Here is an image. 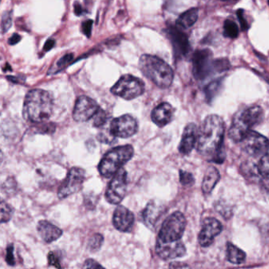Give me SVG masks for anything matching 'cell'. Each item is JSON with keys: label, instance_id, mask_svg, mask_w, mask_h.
Listing matches in <instances>:
<instances>
[{"label": "cell", "instance_id": "obj_1", "mask_svg": "<svg viewBox=\"0 0 269 269\" xmlns=\"http://www.w3.org/2000/svg\"><path fill=\"white\" fill-rule=\"evenodd\" d=\"M225 124L217 115H209L201 124L197 148L202 155L214 156L223 149Z\"/></svg>", "mask_w": 269, "mask_h": 269}, {"label": "cell", "instance_id": "obj_2", "mask_svg": "<svg viewBox=\"0 0 269 269\" xmlns=\"http://www.w3.org/2000/svg\"><path fill=\"white\" fill-rule=\"evenodd\" d=\"M53 105V98L48 91L33 89L25 96L23 105V117L29 122L44 123L51 117Z\"/></svg>", "mask_w": 269, "mask_h": 269}, {"label": "cell", "instance_id": "obj_3", "mask_svg": "<svg viewBox=\"0 0 269 269\" xmlns=\"http://www.w3.org/2000/svg\"><path fill=\"white\" fill-rule=\"evenodd\" d=\"M139 69L146 78L160 89H167L174 80V72L167 62L154 55H143L139 60Z\"/></svg>", "mask_w": 269, "mask_h": 269}, {"label": "cell", "instance_id": "obj_4", "mask_svg": "<svg viewBox=\"0 0 269 269\" xmlns=\"http://www.w3.org/2000/svg\"><path fill=\"white\" fill-rule=\"evenodd\" d=\"M263 119V109L258 105L244 109L234 118L229 130L230 139L240 143L251 128L262 122Z\"/></svg>", "mask_w": 269, "mask_h": 269}, {"label": "cell", "instance_id": "obj_5", "mask_svg": "<svg viewBox=\"0 0 269 269\" xmlns=\"http://www.w3.org/2000/svg\"><path fill=\"white\" fill-rule=\"evenodd\" d=\"M134 147L131 145L117 147L103 157L98 166L100 174L105 178H112L133 158Z\"/></svg>", "mask_w": 269, "mask_h": 269}, {"label": "cell", "instance_id": "obj_6", "mask_svg": "<svg viewBox=\"0 0 269 269\" xmlns=\"http://www.w3.org/2000/svg\"><path fill=\"white\" fill-rule=\"evenodd\" d=\"M186 220L180 212L172 213L164 220L159 230L158 239L164 243L178 241L186 229Z\"/></svg>", "mask_w": 269, "mask_h": 269}, {"label": "cell", "instance_id": "obj_7", "mask_svg": "<svg viewBox=\"0 0 269 269\" xmlns=\"http://www.w3.org/2000/svg\"><path fill=\"white\" fill-rule=\"evenodd\" d=\"M145 90L144 84L141 80L132 75H124L112 88L111 91L115 95L120 96L124 99L131 100L143 94Z\"/></svg>", "mask_w": 269, "mask_h": 269}, {"label": "cell", "instance_id": "obj_8", "mask_svg": "<svg viewBox=\"0 0 269 269\" xmlns=\"http://www.w3.org/2000/svg\"><path fill=\"white\" fill-rule=\"evenodd\" d=\"M240 143L243 151L254 158L265 156L269 150V139L255 131H250Z\"/></svg>", "mask_w": 269, "mask_h": 269}, {"label": "cell", "instance_id": "obj_9", "mask_svg": "<svg viewBox=\"0 0 269 269\" xmlns=\"http://www.w3.org/2000/svg\"><path fill=\"white\" fill-rule=\"evenodd\" d=\"M127 173L122 169L113 177L105 193L107 201L112 205L120 204L127 194Z\"/></svg>", "mask_w": 269, "mask_h": 269}, {"label": "cell", "instance_id": "obj_10", "mask_svg": "<svg viewBox=\"0 0 269 269\" xmlns=\"http://www.w3.org/2000/svg\"><path fill=\"white\" fill-rule=\"evenodd\" d=\"M86 179V171L81 168L74 167L70 169L67 177L59 186L58 196L61 199L72 195L82 189Z\"/></svg>", "mask_w": 269, "mask_h": 269}, {"label": "cell", "instance_id": "obj_11", "mask_svg": "<svg viewBox=\"0 0 269 269\" xmlns=\"http://www.w3.org/2000/svg\"><path fill=\"white\" fill-rule=\"evenodd\" d=\"M109 131L115 138L127 139L137 132L138 124L136 119L131 115H123L112 120Z\"/></svg>", "mask_w": 269, "mask_h": 269}, {"label": "cell", "instance_id": "obj_12", "mask_svg": "<svg viewBox=\"0 0 269 269\" xmlns=\"http://www.w3.org/2000/svg\"><path fill=\"white\" fill-rule=\"evenodd\" d=\"M193 74L197 80H205L213 70L212 52L209 49L197 50L193 55Z\"/></svg>", "mask_w": 269, "mask_h": 269}, {"label": "cell", "instance_id": "obj_13", "mask_svg": "<svg viewBox=\"0 0 269 269\" xmlns=\"http://www.w3.org/2000/svg\"><path fill=\"white\" fill-rule=\"evenodd\" d=\"M100 109L95 100L87 96H80L74 105L73 117L78 122H86L93 119Z\"/></svg>", "mask_w": 269, "mask_h": 269}, {"label": "cell", "instance_id": "obj_14", "mask_svg": "<svg viewBox=\"0 0 269 269\" xmlns=\"http://www.w3.org/2000/svg\"><path fill=\"white\" fill-rule=\"evenodd\" d=\"M171 40L175 55L184 57L189 54L190 50V42L187 35L182 32L178 27L170 25L165 30Z\"/></svg>", "mask_w": 269, "mask_h": 269}, {"label": "cell", "instance_id": "obj_15", "mask_svg": "<svg viewBox=\"0 0 269 269\" xmlns=\"http://www.w3.org/2000/svg\"><path fill=\"white\" fill-rule=\"evenodd\" d=\"M223 231V225L215 218L205 219L198 235V242L201 247H208L213 243L215 238Z\"/></svg>", "mask_w": 269, "mask_h": 269}, {"label": "cell", "instance_id": "obj_16", "mask_svg": "<svg viewBox=\"0 0 269 269\" xmlns=\"http://www.w3.org/2000/svg\"><path fill=\"white\" fill-rule=\"evenodd\" d=\"M155 251L159 258L163 260H171L184 256L186 254V249L180 240L171 243H164L157 239Z\"/></svg>", "mask_w": 269, "mask_h": 269}, {"label": "cell", "instance_id": "obj_17", "mask_svg": "<svg viewBox=\"0 0 269 269\" xmlns=\"http://www.w3.org/2000/svg\"><path fill=\"white\" fill-rule=\"evenodd\" d=\"M113 225L120 232H131L134 224V215L130 209L120 205L113 214Z\"/></svg>", "mask_w": 269, "mask_h": 269}, {"label": "cell", "instance_id": "obj_18", "mask_svg": "<svg viewBox=\"0 0 269 269\" xmlns=\"http://www.w3.org/2000/svg\"><path fill=\"white\" fill-rule=\"evenodd\" d=\"M174 114V109L171 104L162 102L158 105L151 113V119L154 124L163 128L171 122Z\"/></svg>", "mask_w": 269, "mask_h": 269}, {"label": "cell", "instance_id": "obj_19", "mask_svg": "<svg viewBox=\"0 0 269 269\" xmlns=\"http://www.w3.org/2000/svg\"><path fill=\"white\" fill-rule=\"evenodd\" d=\"M197 136L198 132L196 124L193 123L188 124L184 129L180 144L178 147V151L182 155H187L190 154L197 144Z\"/></svg>", "mask_w": 269, "mask_h": 269}, {"label": "cell", "instance_id": "obj_20", "mask_svg": "<svg viewBox=\"0 0 269 269\" xmlns=\"http://www.w3.org/2000/svg\"><path fill=\"white\" fill-rule=\"evenodd\" d=\"M37 231L45 243H50L57 240L63 235V231L48 220H40Z\"/></svg>", "mask_w": 269, "mask_h": 269}, {"label": "cell", "instance_id": "obj_21", "mask_svg": "<svg viewBox=\"0 0 269 269\" xmlns=\"http://www.w3.org/2000/svg\"><path fill=\"white\" fill-rule=\"evenodd\" d=\"M162 212L163 208L160 205L155 203V201H150L143 211L142 217L144 224L148 227H153Z\"/></svg>", "mask_w": 269, "mask_h": 269}, {"label": "cell", "instance_id": "obj_22", "mask_svg": "<svg viewBox=\"0 0 269 269\" xmlns=\"http://www.w3.org/2000/svg\"><path fill=\"white\" fill-rule=\"evenodd\" d=\"M220 175L218 170L213 166L207 169L202 182V190L205 194H209L220 180Z\"/></svg>", "mask_w": 269, "mask_h": 269}, {"label": "cell", "instance_id": "obj_23", "mask_svg": "<svg viewBox=\"0 0 269 269\" xmlns=\"http://www.w3.org/2000/svg\"><path fill=\"white\" fill-rule=\"evenodd\" d=\"M198 18V9L191 8L181 14L177 19L176 25L182 28H188L193 26Z\"/></svg>", "mask_w": 269, "mask_h": 269}, {"label": "cell", "instance_id": "obj_24", "mask_svg": "<svg viewBox=\"0 0 269 269\" xmlns=\"http://www.w3.org/2000/svg\"><path fill=\"white\" fill-rule=\"evenodd\" d=\"M247 258V254L239 247L232 243H228L227 247V258L228 261L234 265H240L243 263Z\"/></svg>", "mask_w": 269, "mask_h": 269}, {"label": "cell", "instance_id": "obj_25", "mask_svg": "<svg viewBox=\"0 0 269 269\" xmlns=\"http://www.w3.org/2000/svg\"><path fill=\"white\" fill-rule=\"evenodd\" d=\"M224 35L226 37L235 39L239 36V28L236 23L231 20H226L224 25Z\"/></svg>", "mask_w": 269, "mask_h": 269}, {"label": "cell", "instance_id": "obj_26", "mask_svg": "<svg viewBox=\"0 0 269 269\" xmlns=\"http://www.w3.org/2000/svg\"><path fill=\"white\" fill-rule=\"evenodd\" d=\"M258 174L269 180V154L262 157L258 165Z\"/></svg>", "mask_w": 269, "mask_h": 269}, {"label": "cell", "instance_id": "obj_27", "mask_svg": "<svg viewBox=\"0 0 269 269\" xmlns=\"http://www.w3.org/2000/svg\"><path fill=\"white\" fill-rule=\"evenodd\" d=\"M104 237L101 234L93 235L89 242V248L92 251H98L102 247Z\"/></svg>", "mask_w": 269, "mask_h": 269}, {"label": "cell", "instance_id": "obj_28", "mask_svg": "<svg viewBox=\"0 0 269 269\" xmlns=\"http://www.w3.org/2000/svg\"><path fill=\"white\" fill-rule=\"evenodd\" d=\"M13 209L5 201L1 202V223L8 222L13 216Z\"/></svg>", "mask_w": 269, "mask_h": 269}, {"label": "cell", "instance_id": "obj_29", "mask_svg": "<svg viewBox=\"0 0 269 269\" xmlns=\"http://www.w3.org/2000/svg\"><path fill=\"white\" fill-rule=\"evenodd\" d=\"M108 121V115L104 109H101L99 110L98 113L93 117V126L96 128H101L104 126Z\"/></svg>", "mask_w": 269, "mask_h": 269}, {"label": "cell", "instance_id": "obj_30", "mask_svg": "<svg viewBox=\"0 0 269 269\" xmlns=\"http://www.w3.org/2000/svg\"><path fill=\"white\" fill-rule=\"evenodd\" d=\"M220 86H221V82L220 81H216L209 84L205 89L207 98H209V100H212V98H214L216 94L218 93Z\"/></svg>", "mask_w": 269, "mask_h": 269}, {"label": "cell", "instance_id": "obj_31", "mask_svg": "<svg viewBox=\"0 0 269 269\" xmlns=\"http://www.w3.org/2000/svg\"><path fill=\"white\" fill-rule=\"evenodd\" d=\"M48 260L49 266H54L58 269H62V266H61L62 256L57 251H51L48 254Z\"/></svg>", "mask_w": 269, "mask_h": 269}, {"label": "cell", "instance_id": "obj_32", "mask_svg": "<svg viewBox=\"0 0 269 269\" xmlns=\"http://www.w3.org/2000/svg\"><path fill=\"white\" fill-rule=\"evenodd\" d=\"M179 178H180V182L182 185L185 186H193L194 184V177H193V174L188 172L183 171V170H180L179 171Z\"/></svg>", "mask_w": 269, "mask_h": 269}, {"label": "cell", "instance_id": "obj_33", "mask_svg": "<svg viewBox=\"0 0 269 269\" xmlns=\"http://www.w3.org/2000/svg\"><path fill=\"white\" fill-rule=\"evenodd\" d=\"M12 25L11 12H4L2 15L1 21V30L2 33L7 32Z\"/></svg>", "mask_w": 269, "mask_h": 269}, {"label": "cell", "instance_id": "obj_34", "mask_svg": "<svg viewBox=\"0 0 269 269\" xmlns=\"http://www.w3.org/2000/svg\"><path fill=\"white\" fill-rule=\"evenodd\" d=\"M229 61L226 59H216L213 61V70L216 72H224L229 70Z\"/></svg>", "mask_w": 269, "mask_h": 269}, {"label": "cell", "instance_id": "obj_35", "mask_svg": "<svg viewBox=\"0 0 269 269\" xmlns=\"http://www.w3.org/2000/svg\"><path fill=\"white\" fill-rule=\"evenodd\" d=\"M38 132L40 133H53L55 131V124L54 123H43L40 127L37 126Z\"/></svg>", "mask_w": 269, "mask_h": 269}, {"label": "cell", "instance_id": "obj_36", "mask_svg": "<svg viewBox=\"0 0 269 269\" xmlns=\"http://www.w3.org/2000/svg\"><path fill=\"white\" fill-rule=\"evenodd\" d=\"M6 262L8 265L13 266L15 265V258L13 256V245L10 244L6 248Z\"/></svg>", "mask_w": 269, "mask_h": 269}, {"label": "cell", "instance_id": "obj_37", "mask_svg": "<svg viewBox=\"0 0 269 269\" xmlns=\"http://www.w3.org/2000/svg\"><path fill=\"white\" fill-rule=\"evenodd\" d=\"M97 138H98L99 141L105 143H112L116 139L114 136H112V134L110 133V131L109 130L108 131V132H101V133H99Z\"/></svg>", "mask_w": 269, "mask_h": 269}, {"label": "cell", "instance_id": "obj_38", "mask_svg": "<svg viewBox=\"0 0 269 269\" xmlns=\"http://www.w3.org/2000/svg\"><path fill=\"white\" fill-rule=\"evenodd\" d=\"M93 20H87L84 21L82 24V31L84 34L86 35L88 38H90L92 34V28H93Z\"/></svg>", "mask_w": 269, "mask_h": 269}, {"label": "cell", "instance_id": "obj_39", "mask_svg": "<svg viewBox=\"0 0 269 269\" xmlns=\"http://www.w3.org/2000/svg\"><path fill=\"white\" fill-rule=\"evenodd\" d=\"M73 58H74V55L73 54H67V55H65L63 58H61L58 61L56 66H57L58 68L62 70V69L64 68L65 66L68 65L72 61Z\"/></svg>", "mask_w": 269, "mask_h": 269}, {"label": "cell", "instance_id": "obj_40", "mask_svg": "<svg viewBox=\"0 0 269 269\" xmlns=\"http://www.w3.org/2000/svg\"><path fill=\"white\" fill-rule=\"evenodd\" d=\"M236 13H237L238 17H239V23H240L241 28H242V30H248V22H247V20H246V18H245L244 17V15H243V13H244V10L242 9H238Z\"/></svg>", "mask_w": 269, "mask_h": 269}, {"label": "cell", "instance_id": "obj_41", "mask_svg": "<svg viewBox=\"0 0 269 269\" xmlns=\"http://www.w3.org/2000/svg\"><path fill=\"white\" fill-rule=\"evenodd\" d=\"M82 269H105L101 265L93 260V259H88L84 263Z\"/></svg>", "mask_w": 269, "mask_h": 269}, {"label": "cell", "instance_id": "obj_42", "mask_svg": "<svg viewBox=\"0 0 269 269\" xmlns=\"http://www.w3.org/2000/svg\"><path fill=\"white\" fill-rule=\"evenodd\" d=\"M169 269H191L187 264L182 262H172L169 266Z\"/></svg>", "mask_w": 269, "mask_h": 269}, {"label": "cell", "instance_id": "obj_43", "mask_svg": "<svg viewBox=\"0 0 269 269\" xmlns=\"http://www.w3.org/2000/svg\"><path fill=\"white\" fill-rule=\"evenodd\" d=\"M21 40V36L20 35L17 34V33H13L11 36H10V39L8 40V44L10 45H16L17 43H19Z\"/></svg>", "mask_w": 269, "mask_h": 269}, {"label": "cell", "instance_id": "obj_44", "mask_svg": "<svg viewBox=\"0 0 269 269\" xmlns=\"http://www.w3.org/2000/svg\"><path fill=\"white\" fill-rule=\"evenodd\" d=\"M55 44V40H52V39H49V40H47V41H46L45 44H44V47H43V49H44V51H49L50 50H51L52 49V48H53Z\"/></svg>", "mask_w": 269, "mask_h": 269}, {"label": "cell", "instance_id": "obj_45", "mask_svg": "<svg viewBox=\"0 0 269 269\" xmlns=\"http://www.w3.org/2000/svg\"><path fill=\"white\" fill-rule=\"evenodd\" d=\"M74 11L76 16H81L83 13V8H82V5L78 2H75L74 6Z\"/></svg>", "mask_w": 269, "mask_h": 269}, {"label": "cell", "instance_id": "obj_46", "mask_svg": "<svg viewBox=\"0 0 269 269\" xmlns=\"http://www.w3.org/2000/svg\"><path fill=\"white\" fill-rule=\"evenodd\" d=\"M224 1H229V0H224Z\"/></svg>", "mask_w": 269, "mask_h": 269}, {"label": "cell", "instance_id": "obj_47", "mask_svg": "<svg viewBox=\"0 0 269 269\" xmlns=\"http://www.w3.org/2000/svg\"></svg>", "mask_w": 269, "mask_h": 269}]
</instances>
